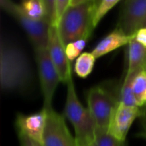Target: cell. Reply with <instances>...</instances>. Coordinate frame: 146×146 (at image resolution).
Returning <instances> with one entry per match:
<instances>
[{"label":"cell","instance_id":"6","mask_svg":"<svg viewBox=\"0 0 146 146\" xmlns=\"http://www.w3.org/2000/svg\"><path fill=\"white\" fill-rule=\"evenodd\" d=\"M35 50V58L44 97V108L52 109V101L56 89L61 82L60 76L51 60L48 48Z\"/></svg>","mask_w":146,"mask_h":146},{"label":"cell","instance_id":"4","mask_svg":"<svg viewBox=\"0 0 146 146\" xmlns=\"http://www.w3.org/2000/svg\"><path fill=\"white\" fill-rule=\"evenodd\" d=\"M86 101L96 128L109 130L119 101L102 85L92 88L87 92Z\"/></svg>","mask_w":146,"mask_h":146},{"label":"cell","instance_id":"18","mask_svg":"<svg viewBox=\"0 0 146 146\" xmlns=\"http://www.w3.org/2000/svg\"><path fill=\"white\" fill-rule=\"evenodd\" d=\"M135 76L136 75L126 76L123 84H122V87H121V89L119 102L126 106L137 107L136 100H135L134 94H133V88H132V82Z\"/></svg>","mask_w":146,"mask_h":146},{"label":"cell","instance_id":"24","mask_svg":"<svg viewBox=\"0 0 146 146\" xmlns=\"http://www.w3.org/2000/svg\"><path fill=\"white\" fill-rule=\"evenodd\" d=\"M19 140H20V145L21 146H43L42 144L31 139L30 138L19 134Z\"/></svg>","mask_w":146,"mask_h":146},{"label":"cell","instance_id":"19","mask_svg":"<svg viewBox=\"0 0 146 146\" xmlns=\"http://www.w3.org/2000/svg\"><path fill=\"white\" fill-rule=\"evenodd\" d=\"M120 1L121 0H101L100 1V3L97 6L95 15H94V20H93L94 28H96V26L104 18V16Z\"/></svg>","mask_w":146,"mask_h":146},{"label":"cell","instance_id":"26","mask_svg":"<svg viewBox=\"0 0 146 146\" xmlns=\"http://www.w3.org/2000/svg\"><path fill=\"white\" fill-rule=\"evenodd\" d=\"M96 0H71V3L70 5H78V4H81V3H88V2H93Z\"/></svg>","mask_w":146,"mask_h":146},{"label":"cell","instance_id":"21","mask_svg":"<svg viewBox=\"0 0 146 146\" xmlns=\"http://www.w3.org/2000/svg\"><path fill=\"white\" fill-rule=\"evenodd\" d=\"M45 12V19L50 25H56V0H41Z\"/></svg>","mask_w":146,"mask_h":146},{"label":"cell","instance_id":"15","mask_svg":"<svg viewBox=\"0 0 146 146\" xmlns=\"http://www.w3.org/2000/svg\"><path fill=\"white\" fill-rule=\"evenodd\" d=\"M96 58L92 52L81 53L75 61L74 72L80 78H86L92 71L95 65Z\"/></svg>","mask_w":146,"mask_h":146},{"label":"cell","instance_id":"7","mask_svg":"<svg viewBox=\"0 0 146 146\" xmlns=\"http://www.w3.org/2000/svg\"><path fill=\"white\" fill-rule=\"evenodd\" d=\"M42 145L43 146H79L76 139L69 132L64 117L53 108L48 110Z\"/></svg>","mask_w":146,"mask_h":146},{"label":"cell","instance_id":"13","mask_svg":"<svg viewBox=\"0 0 146 146\" xmlns=\"http://www.w3.org/2000/svg\"><path fill=\"white\" fill-rule=\"evenodd\" d=\"M128 62L126 76L136 75L146 67V47L138 42L134 37L128 44Z\"/></svg>","mask_w":146,"mask_h":146},{"label":"cell","instance_id":"10","mask_svg":"<svg viewBox=\"0 0 146 146\" xmlns=\"http://www.w3.org/2000/svg\"><path fill=\"white\" fill-rule=\"evenodd\" d=\"M146 17V0H127L123 7L118 28L126 34L133 36Z\"/></svg>","mask_w":146,"mask_h":146},{"label":"cell","instance_id":"14","mask_svg":"<svg viewBox=\"0 0 146 146\" xmlns=\"http://www.w3.org/2000/svg\"><path fill=\"white\" fill-rule=\"evenodd\" d=\"M132 88L136 100L137 107L144 108L146 106V67L139 71L133 77Z\"/></svg>","mask_w":146,"mask_h":146},{"label":"cell","instance_id":"27","mask_svg":"<svg viewBox=\"0 0 146 146\" xmlns=\"http://www.w3.org/2000/svg\"><path fill=\"white\" fill-rule=\"evenodd\" d=\"M79 146H95L94 142L92 143H88V144H83V145H78Z\"/></svg>","mask_w":146,"mask_h":146},{"label":"cell","instance_id":"30","mask_svg":"<svg viewBox=\"0 0 146 146\" xmlns=\"http://www.w3.org/2000/svg\"><path fill=\"white\" fill-rule=\"evenodd\" d=\"M145 66H146V65H145Z\"/></svg>","mask_w":146,"mask_h":146},{"label":"cell","instance_id":"1","mask_svg":"<svg viewBox=\"0 0 146 146\" xmlns=\"http://www.w3.org/2000/svg\"><path fill=\"white\" fill-rule=\"evenodd\" d=\"M31 68L27 56L15 46L1 43L0 81L4 92L24 89L31 80Z\"/></svg>","mask_w":146,"mask_h":146},{"label":"cell","instance_id":"22","mask_svg":"<svg viewBox=\"0 0 146 146\" xmlns=\"http://www.w3.org/2000/svg\"><path fill=\"white\" fill-rule=\"evenodd\" d=\"M71 0H56V23L65 10L70 6Z\"/></svg>","mask_w":146,"mask_h":146},{"label":"cell","instance_id":"25","mask_svg":"<svg viewBox=\"0 0 146 146\" xmlns=\"http://www.w3.org/2000/svg\"><path fill=\"white\" fill-rule=\"evenodd\" d=\"M141 117H142V127H143V130H142L140 135L146 139V116L145 115V113Z\"/></svg>","mask_w":146,"mask_h":146},{"label":"cell","instance_id":"20","mask_svg":"<svg viewBox=\"0 0 146 146\" xmlns=\"http://www.w3.org/2000/svg\"><path fill=\"white\" fill-rule=\"evenodd\" d=\"M86 44V40H79L74 42L69 43L65 46V52L67 58L71 62L77 59Z\"/></svg>","mask_w":146,"mask_h":146},{"label":"cell","instance_id":"2","mask_svg":"<svg viewBox=\"0 0 146 146\" xmlns=\"http://www.w3.org/2000/svg\"><path fill=\"white\" fill-rule=\"evenodd\" d=\"M98 4L88 2L78 5H70L58 20L56 26L60 39L64 46L79 40H86L92 30L94 15Z\"/></svg>","mask_w":146,"mask_h":146},{"label":"cell","instance_id":"17","mask_svg":"<svg viewBox=\"0 0 146 146\" xmlns=\"http://www.w3.org/2000/svg\"><path fill=\"white\" fill-rule=\"evenodd\" d=\"M95 146H127L125 141H121L109 133L106 129L96 128L95 130Z\"/></svg>","mask_w":146,"mask_h":146},{"label":"cell","instance_id":"12","mask_svg":"<svg viewBox=\"0 0 146 146\" xmlns=\"http://www.w3.org/2000/svg\"><path fill=\"white\" fill-rule=\"evenodd\" d=\"M133 37L126 34L121 28H117L103 38L92 52L96 59H98L125 45H128Z\"/></svg>","mask_w":146,"mask_h":146},{"label":"cell","instance_id":"28","mask_svg":"<svg viewBox=\"0 0 146 146\" xmlns=\"http://www.w3.org/2000/svg\"><path fill=\"white\" fill-rule=\"evenodd\" d=\"M146 27V17L145 18V20L143 21V22H142V24H141V26H140V28H145Z\"/></svg>","mask_w":146,"mask_h":146},{"label":"cell","instance_id":"11","mask_svg":"<svg viewBox=\"0 0 146 146\" xmlns=\"http://www.w3.org/2000/svg\"><path fill=\"white\" fill-rule=\"evenodd\" d=\"M47 114L48 110L44 108L37 113L27 115L18 114L15 120L18 134L25 135L31 139L42 144Z\"/></svg>","mask_w":146,"mask_h":146},{"label":"cell","instance_id":"9","mask_svg":"<svg viewBox=\"0 0 146 146\" xmlns=\"http://www.w3.org/2000/svg\"><path fill=\"white\" fill-rule=\"evenodd\" d=\"M143 114L144 110L140 108L126 106L119 102L108 131L116 139L125 141L134 120Z\"/></svg>","mask_w":146,"mask_h":146},{"label":"cell","instance_id":"23","mask_svg":"<svg viewBox=\"0 0 146 146\" xmlns=\"http://www.w3.org/2000/svg\"><path fill=\"white\" fill-rule=\"evenodd\" d=\"M134 39L146 47V27L141 28L137 30V32L133 34Z\"/></svg>","mask_w":146,"mask_h":146},{"label":"cell","instance_id":"8","mask_svg":"<svg viewBox=\"0 0 146 146\" xmlns=\"http://www.w3.org/2000/svg\"><path fill=\"white\" fill-rule=\"evenodd\" d=\"M47 48L50 52L51 60L60 76L61 82L67 84L72 77L71 64L67 58L65 46L60 39L56 25H50V27Z\"/></svg>","mask_w":146,"mask_h":146},{"label":"cell","instance_id":"29","mask_svg":"<svg viewBox=\"0 0 146 146\" xmlns=\"http://www.w3.org/2000/svg\"><path fill=\"white\" fill-rule=\"evenodd\" d=\"M144 111H145H145H146V109H145V110H144Z\"/></svg>","mask_w":146,"mask_h":146},{"label":"cell","instance_id":"3","mask_svg":"<svg viewBox=\"0 0 146 146\" xmlns=\"http://www.w3.org/2000/svg\"><path fill=\"white\" fill-rule=\"evenodd\" d=\"M64 115L69 120L75 132L78 145L94 142L96 126L88 110L80 102L73 77L67 83V97Z\"/></svg>","mask_w":146,"mask_h":146},{"label":"cell","instance_id":"16","mask_svg":"<svg viewBox=\"0 0 146 146\" xmlns=\"http://www.w3.org/2000/svg\"><path fill=\"white\" fill-rule=\"evenodd\" d=\"M25 14L34 20L45 18V12L41 0H23L21 4Z\"/></svg>","mask_w":146,"mask_h":146},{"label":"cell","instance_id":"5","mask_svg":"<svg viewBox=\"0 0 146 146\" xmlns=\"http://www.w3.org/2000/svg\"><path fill=\"white\" fill-rule=\"evenodd\" d=\"M1 6L19 22L28 35L34 49L47 48L50 24L45 18L34 20L28 17L21 6L13 3L11 0H1Z\"/></svg>","mask_w":146,"mask_h":146}]
</instances>
